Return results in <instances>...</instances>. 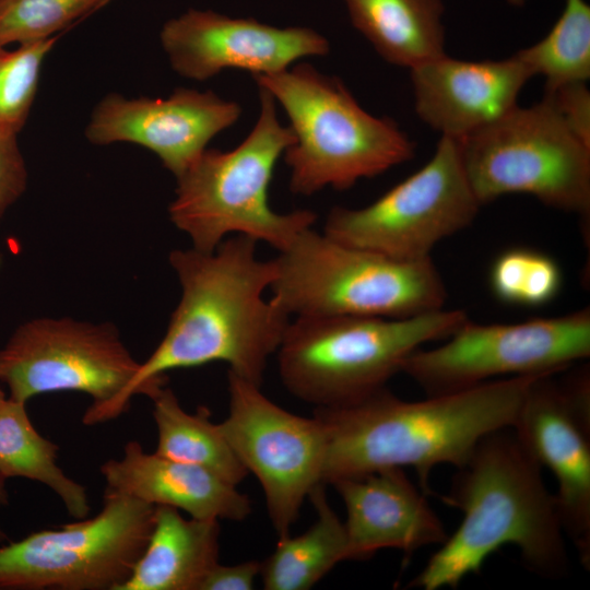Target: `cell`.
<instances>
[{
  "mask_svg": "<svg viewBox=\"0 0 590 590\" xmlns=\"http://www.w3.org/2000/svg\"><path fill=\"white\" fill-rule=\"evenodd\" d=\"M320 484L309 497L317 520L304 533L279 538L271 555L261 562L260 576L267 590H307L338 563L346 560L344 523L329 505Z\"/></svg>",
  "mask_w": 590,
  "mask_h": 590,
  "instance_id": "obj_22",
  "label": "cell"
},
{
  "mask_svg": "<svg viewBox=\"0 0 590 590\" xmlns=\"http://www.w3.org/2000/svg\"><path fill=\"white\" fill-rule=\"evenodd\" d=\"M5 540H7V534L4 533V531L2 530L0 526V542H3Z\"/></svg>",
  "mask_w": 590,
  "mask_h": 590,
  "instance_id": "obj_35",
  "label": "cell"
},
{
  "mask_svg": "<svg viewBox=\"0 0 590 590\" xmlns=\"http://www.w3.org/2000/svg\"><path fill=\"white\" fill-rule=\"evenodd\" d=\"M257 243L233 235L210 252L193 247L170 251L181 295L166 333L94 425L126 412L135 394L151 398L173 369L224 362L229 371L261 387L268 359L276 353L292 316L274 296L263 297L276 264L257 257Z\"/></svg>",
  "mask_w": 590,
  "mask_h": 590,
  "instance_id": "obj_1",
  "label": "cell"
},
{
  "mask_svg": "<svg viewBox=\"0 0 590 590\" xmlns=\"http://www.w3.org/2000/svg\"><path fill=\"white\" fill-rule=\"evenodd\" d=\"M27 172L17 134L0 127V219L22 196Z\"/></svg>",
  "mask_w": 590,
  "mask_h": 590,
  "instance_id": "obj_30",
  "label": "cell"
},
{
  "mask_svg": "<svg viewBox=\"0 0 590 590\" xmlns=\"http://www.w3.org/2000/svg\"><path fill=\"white\" fill-rule=\"evenodd\" d=\"M467 319L463 310L444 308L402 319L295 317L275 353L280 378L316 408L349 405L385 388L410 354L447 339Z\"/></svg>",
  "mask_w": 590,
  "mask_h": 590,
  "instance_id": "obj_6",
  "label": "cell"
},
{
  "mask_svg": "<svg viewBox=\"0 0 590 590\" xmlns=\"http://www.w3.org/2000/svg\"><path fill=\"white\" fill-rule=\"evenodd\" d=\"M106 491L153 506H170L191 518L241 521L251 510L249 497L211 471L149 453L138 441L125 445L120 459L101 465Z\"/></svg>",
  "mask_w": 590,
  "mask_h": 590,
  "instance_id": "obj_19",
  "label": "cell"
},
{
  "mask_svg": "<svg viewBox=\"0 0 590 590\" xmlns=\"http://www.w3.org/2000/svg\"><path fill=\"white\" fill-rule=\"evenodd\" d=\"M531 75H543L545 88L590 78V7L566 0L551 31L531 47L516 52Z\"/></svg>",
  "mask_w": 590,
  "mask_h": 590,
  "instance_id": "obj_25",
  "label": "cell"
},
{
  "mask_svg": "<svg viewBox=\"0 0 590 590\" xmlns=\"http://www.w3.org/2000/svg\"><path fill=\"white\" fill-rule=\"evenodd\" d=\"M509 4L514 7H522L524 5L527 0H507Z\"/></svg>",
  "mask_w": 590,
  "mask_h": 590,
  "instance_id": "obj_34",
  "label": "cell"
},
{
  "mask_svg": "<svg viewBox=\"0 0 590 590\" xmlns=\"http://www.w3.org/2000/svg\"><path fill=\"white\" fill-rule=\"evenodd\" d=\"M481 203L465 175L457 139L441 135L432 158L373 203L330 210L323 233L399 260L430 257L442 239L475 219Z\"/></svg>",
  "mask_w": 590,
  "mask_h": 590,
  "instance_id": "obj_10",
  "label": "cell"
},
{
  "mask_svg": "<svg viewBox=\"0 0 590 590\" xmlns=\"http://www.w3.org/2000/svg\"><path fill=\"white\" fill-rule=\"evenodd\" d=\"M590 355L589 307L553 318L481 324L465 320L445 343L418 349L401 373L426 396L463 390L496 377L548 375Z\"/></svg>",
  "mask_w": 590,
  "mask_h": 590,
  "instance_id": "obj_11",
  "label": "cell"
},
{
  "mask_svg": "<svg viewBox=\"0 0 590 590\" xmlns=\"http://www.w3.org/2000/svg\"><path fill=\"white\" fill-rule=\"evenodd\" d=\"M541 376L494 379L420 401L402 400L385 387L349 405L316 408L326 440L322 483L413 468L428 495L432 470L460 468L483 437L512 427Z\"/></svg>",
  "mask_w": 590,
  "mask_h": 590,
  "instance_id": "obj_2",
  "label": "cell"
},
{
  "mask_svg": "<svg viewBox=\"0 0 590 590\" xmlns=\"http://www.w3.org/2000/svg\"><path fill=\"white\" fill-rule=\"evenodd\" d=\"M260 568L259 560L226 566L217 563L202 581L200 590H250Z\"/></svg>",
  "mask_w": 590,
  "mask_h": 590,
  "instance_id": "obj_31",
  "label": "cell"
},
{
  "mask_svg": "<svg viewBox=\"0 0 590 590\" xmlns=\"http://www.w3.org/2000/svg\"><path fill=\"white\" fill-rule=\"evenodd\" d=\"M7 477L0 474V506H4L8 504L9 500V494L5 486Z\"/></svg>",
  "mask_w": 590,
  "mask_h": 590,
  "instance_id": "obj_32",
  "label": "cell"
},
{
  "mask_svg": "<svg viewBox=\"0 0 590 590\" xmlns=\"http://www.w3.org/2000/svg\"><path fill=\"white\" fill-rule=\"evenodd\" d=\"M150 399L158 435L157 455L204 468L235 486L244 481L248 471L217 424L210 421L208 408L187 413L173 390L165 386Z\"/></svg>",
  "mask_w": 590,
  "mask_h": 590,
  "instance_id": "obj_23",
  "label": "cell"
},
{
  "mask_svg": "<svg viewBox=\"0 0 590 590\" xmlns=\"http://www.w3.org/2000/svg\"><path fill=\"white\" fill-rule=\"evenodd\" d=\"M219 551V520L186 519L174 507L155 506L146 547L119 590H200Z\"/></svg>",
  "mask_w": 590,
  "mask_h": 590,
  "instance_id": "obj_20",
  "label": "cell"
},
{
  "mask_svg": "<svg viewBox=\"0 0 590 590\" xmlns=\"http://www.w3.org/2000/svg\"><path fill=\"white\" fill-rule=\"evenodd\" d=\"M346 510V560H364L382 548L406 555L442 544L448 533L426 494L401 468L332 483Z\"/></svg>",
  "mask_w": 590,
  "mask_h": 590,
  "instance_id": "obj_18",
  "label": "cell"
},
{
  "mask_svg": "<svg viewBox=\"0 0 590 590\" xmlns=\"http://www.w3.org/2000/svg\"><path fill=\"white\" fill-rule=\"evenodd\" d=\"M495 296L521 306L550 303L562 286V272L551 257L532 249L515 248L499 255L489 272Z\"/></svg>",
  "mask_w": 590,
  "mask_h": 590,
  "instance_id": "obj_26",
  "label": "cell"
},
{
  "mask_svg": "<svg viewBox=\"0 0 590 590\" xmlns=\"http://www.w3.org/2000/svg\"><path fill=\"white\" fill-rule=\"evenodd\" d=\"M25 404L8 397L0 412V474L43 483L58 495L72 517L85 518L90 512L85 487L57 464L59 447L35 429Z\"/></svg>",
  "mask_w": 590,
  "mask_h": 590,
  "instance_id": "obj_24",
  "label": "cell"
},
{
  "mask_svg": "<svg viewBox=\"0 0 590 590\" xmlns=\"http://www.w3.org/2000/svg\"><path fill=\"white\" fill-rule=\"evenodd\" d=\"M457 141L481 205L504 194L527 193L547 206L578 214L589 227L590 145L545 98L530 107L517 105Z\"/></svg>",
  "mask_w": 590,
  "mask_h": 590,
  "instance_id": "obj_8",
  "label": "cell"
},
{
  "mask_svg": "<svg viewBox=\"0 0 590 590\" xmlns=\"http://www.w3.org/2000/svg\"><path fill=\"white\" fill-rule=\"evenodd\" d=\"M410 71L418 118L441 135L455 139L510 111L532 78L517 54L484 61L460 60L445 54Z\"/></svg>",
  "mask_w": 590,
  "mask_h": 590,
  "instance_id": "obj_17",
  "label": "cell"
},
{
  "mask_svg": "<svg viewBox=\"0 0 590 590\" xmlns=\"http://www.w3.org/2000/svg\"><path fill=\"white\" fill-rule=\"evenodd\" d=\"M56 38L20 44L15 49L0 45V127L19 133L31 113L44 60Z\"/></svg>",
  "mask_w": 590,
  "mask_h": 590,
  "instance_id": "obj_27",
  "label": "cell"
},
{
  "mask_svg": "<svg viewBox=\"0 0 590 590\" xmlns=\"http://www.w3.org/2000/svg\"><path fill=\"white\" fill-rule=\"evenodd\" d=\"M252 78L290 119L295 141L285 150L284 161L295 194L311 196L326 187L350 189L415 154L414 142L399 126L367 113L338 76L298 63Z\"/></svg>",
  "mask_w": 590,
  "mask_h": 590,
  "instance_id": "obj_4",
  "label": "cell"
},
{
  "mask_svg": "<svg viewBox=\"0 0 590 590\" xmlns=\"http://www.w3.org/2000/svg\"><path fill=\"white\" fill-rule=\"evenodd\" d=\"M227 382L229 412L217 426L248 473L258 479L278 536L287 535L304 500L323 484V428L315 416L282 409L259 386L229 370Z\"/></svg>",
  "mask_w": 590,
  "mask_h": 590,
  "instance_id": "obj_13",
  "label": "cell"
},
{
  "mask_svg": "<svg viewBox=\"0 0 590 590\" xmlns=\"http://www.w3.org/2000/svg\"><path fill=\"white\" fill-rule=\"evenodd\" d=\"M139 366L113 324L70 318L27 321L0 349V380L10 399L26 403L43 393H86L93 402L82 417L85 425L123 392Z\"/></svg>",
  "mask_w": 590,
  "mask_h": 590,
  "instance_id": "obj_12",
  "label": "cell"
},
{
  "mask_svg": "<svg viewBox=\"0 0 590 590\" xmlns=\"http://www.w3.org/2000/svg\"><path fill=\"white\" fill-rule=\"evenodd\" d=\"M107 0H0V45L52 38Z\"/></svg>",
  "mask_w": 590,
  "mask_h": 590,
  "instance_id": "obj_28",
  "label": "cell"
},
{
  "mask_svg": "<svg viewBox=\"0 0 590 590\" xmlns=\"http://www.w3.org/2000/svg\"><path fill=\"white\" fill-rule=\"evenodd\" d=\"M8 398L4 393V391L0 388V412L2 411Z\"/></svg>",
  "mask_w": 590,
  "mask_h": 590,
  "instance_id": "obj_33",
  "label": "cell"
},
{
  "mask_svg": "<svg viewBox=\"0 0 590 590\" xmlns=\"http://www.w3.org/2000/svg\"><path fill=\"white\" fill-rule=\"evenodd\" d=\"M259 99L258 119L237 148L205 149L176 178L169 217L189 236L194 249L213 251L234 234L263 241L282 252L317 220L310 210L279 213L270 206L274 167L295 135L278 119L273 96L259 88Z\"/></svg>",
  "mask_w": 590,
  "mask_h": 590,
  "instance_id": "obj_5",
  "label": "cell"
},
{
  "mask_svg": "<svg viewBox=\"0 0 590 590\" xmlns=\"http://www.w3.org/2000/svg\"><path fill=\"white\" fill-rule=\"evenodd\" d=\"M569 129L590 145V92L586 82H573L544 90V96Z\"/></svg>",
  "mask_w": 590,
  "mask_h": 590,
  "instance_id": "obj_29",
  "label": "cell"
},
{
  "mask_svg": "<svg viewBox=\"0 0 590 590\" xmlns=\"http://www.w3.org/2000/svg\"><path fill=\"white\" fill-rule=\"evenodd\" d=\"M240 114L236 102L212 91L178 87L167 98L108 93L94 107L85 137L95 145L129 142L143 146L177 178Z\"/></svg>",
  "mask_w": 590,
  "mask_h": 590,
  "instance_id": "obj_16",
  "label": "cell"
},
{
  "mask_svg": "<svg viewBox=\"0 0 590 590\" xmlns=\"http://www.w3.org/2000/svg\"><path fill=\"white\" fill-rule=\"evenodd\" d=\"M274 260L272 296L294 317L402 319L442 309L447 299L430 257L399 260L339 243L312 227Z\"/></svg>",
  "mask_w": 590,
  "mask_h": 590,
  "instance_id": "obj_7",
  "label": "cell"
},
{
  "mask_svg": "<svg viewBox=\"0 0 590 590\" xmlns=\"http://www.w3.org/2000/svg\"><path fill=\"white\" fill-rule=\"evenodd\" d=\"M160 39L173 70L197 81L225 69L252 75L280 72L302 58L330 50L327 38L311 28H281L196 9L167 21Z\"/></svg>",
  "mask_w": 590,
  "mask_h": 590,
  "instance_id": "obj_15",
  "label": "cell"
},
{
  "mask_svg": "<svg viewBox=\"0 0 590 590\" xmlns=\"http://www.w3.org/2000/svg\"><path fill=\"white\" fill-rule=\"evenodd\" d=\"M155 506L106 491L93 518L0 547V589L119 590L149 542Z\"/></svg>",
  "mask_w": 590,
  "mask_h": 590,
  "instance_id": "obj_9",
  "label": "cell"
},
{
  "mask_svg": "<svg viewBox=\"0 0 590 590\" xmlns=\"http://www.w3.org/2000/svg\"><path fill=\"white\" fill-rule=\"evenodd\" d=\"M354 27L391 64L410 70L445 55L442 0H343Z\"/></svg>",
  "mask_w": 590,
  "mask_h": 590,
  "instance_id": "obj_21",
  "label": "cell"
},
{
  "mask_svg": "<svg viewBox=\"0 0 590 590\" xmlns=\"http://www.w3.org/2000/svg\"><path fill=\"white\" fill-rule=\"evenodd\" d=\"M536 378L512 426L542 468L555 476L565 535L590 568V374L583 366L560 379Z\"/></svg>",
  "mask_w": 590,
  "mask_h": 590,
  "instance_id": "obj_14",
  "label": "cell"
},
{
  "mask_svg": "<svg viewBox=\"0 0 590 590\" xmlns=\"http://www.w3.org/2000/svg\"><path fill=\"white\" fill-rule=\"evenodd\" d=\"M542 469L512 427L483 437L457 468L450 491L442 497L462 512V521L410 586L456 589L507 544L518 547L534 574L551 579L567 576L565 533Z\"/></svg>",
  "mask_w": 590,
  "mask_h": 590,
  "instance_id": "obj_3",
  "label": "cell"
}]
</instances>
